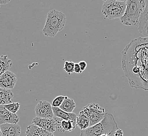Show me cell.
Here are the masks:
<instances>
[{"instance_id": "2e32d148", "label": "cell", "mask_w": 148, "mask_h": 136, "mask_svg": "<svg viewBox=\"0 0 148 136\" xmlns=\"http://www.w3.org/2000/svg\"><path fill=\"white\" fill-rule=\"evenodd\" d=\"M76 126L82 131L85 130L90 127V122L88 117L82 111L80 112L77 116Z\"/></svg>"}, {"instance_id": "ba28073f", "label": "cell", "mask_w": 148, "mask_h": 136, "mask_svg": "<svg viewBox=\"0 0 148 136\" xmlns=\"http://www.w3.org/2000/svg\"><path fill=\"white\" fill-rule=\"evenodd\" d=\"M35 112L36 117L41 118H53L54 117L51 104L47 101L38 102L35 108Z\"/></svg>"}, {"instance_id": "5bb4252c", "label": "cell", "mask_w": 148, "mask_h": 136, "mask_svg": "<svg viewBox=\"0 0 148 136\" xmlns=\"http://www.w3.org/2000/svg\"><path fill=\"white\" fill-rule=\"evenodd\" d=\"M53 112L55 117L59 118L63 120L66 121H72L76 123L77 115L76 114L69 113L62 111L59 107H52Z\"/></svg>"}, {"instance_id": "ac0fdd59", "label": "cell", "mask_w": 148, "mask_h": 136, "mask_svg": "<svg viewBox=\"0 0 148 136\" xmlns=\"http://www.w3.org/2000/svg\"><path fill=\"white\" fill-rule=\"evenodd\" d=\"M12 65L11 60L7 56H0V76L9 71Z\"/></svg>"}, {"instance_id": "ffe728a7", "label": "cell", "mask_w": 148, "mask_h": 136, "mask_svg": "<svg viewBox=\"0 0 148 136\" xmlns=\"http://www.w3.org/2000/svg\"><path fill=\"white\" fill-rule=\"evenodd\" d=\"M4 106L12 113L16 114L20 109V104L19 103H12L8 105H4Z\"/></svg>"}, {"instance_id": "6da1fadb", "label": "cell", "mask_w": 148, "mask_h": 136, "mask_svg": "<svg viewBox=\"0 0 148 136\" xmlns=\"http://www.w3.org/2000/svg\"><path fill=\"white\" fill-rule=\"evenodd\" d=\"M121 65L131 88L148 91V38L131 40L122 52Z\"/></svg>"}, {"instance_id": "3957f363", "label": "cell", "mask_w": 148, "mask_h": 136, "mask_svg": "<svg viewBox=\"0 0 148 136\" xmlns=\"http://www.w3.org/2000/svg\"><path fill=\"white\" fill-rule=\"evenodd\" d=\"M146 3L145 0L126 1L125 12L120 18V22L128 26L138 25L140 17L145 9Z\"/></svg>"}, {"instance_id": "e0dca14e", "label": "cell", "mask_w": 148, "mask_h": 136, "mask_svg": "<svg viewBox=\"0 0 148 136\" xmlns=\"http://www.w3.org/2000/svg\"><path fill=\"white\" fill-rule=\"evenodd\" d=\"M76 103L74 102L73 99L71 98H69L67 97H65L63 103L59 108L62 111H64L66 113H72L74 111V109L76 107Z\"/></svg>"}, {"instance_id": "277c9868", "label": "cell", "mask_w": 148, "mask_h": 136, "mask_svg": "<svg viewBox=\"0 0 148 136\" xmlns=\"http://www.w3.org/2000/svg\"><path fill=\"white\" fill-rule=\"evenodd\" d=\"M66 18L62 12L55 10L49 12L45 24L43 29V34L47 37H54L58 33L62 31L65 26Z\"/></svg>"}, {"instance_id": "8fae6325", "label": "cell", "mask_w": 148, "mask_h": 136, "mask_svg": "<svg viewBox=\"0 0 148 136\" xmlns=\"http://www.w3.org/2000/svg\"><path fill=\"white\" fill-rule=\"evenodd\" d=\"M2 136H20L21 128L18 124H5L0 125Z\"/></svg>"}, {"instance_id": "d6986e66", "label": "cell", "mask_w": 148, "mask_h": 136, "mask_svg": "<svg viewBox=\"0 0 148 136\" xmlns=\"http://www.w3.org/2000/svg\"><path fill=\"white\" fill-rule=\"evenodd\" d=\"M76 126V123H75L72 121H66L62 120L61 122V128L63 132L69 131L71 132L74 130Z\"/></svg>"}, {"instance_id": "7c38bea8", "label": "cell", "mask_w": 148, "mask_h": 136, "mask_svg": "<svg viewBox=\"0 0 148 136\" xmlns=\"http://www.w3.org/2000/svg\"><path fill=\"white\" fill-rule=\"evenodd\" d=\"M138 30L141 34L148 38V1H147L145 9L140 17Z\"/></svg>"}, {"instance_id": "5b68a950", "label": "cell", "mask_w": 148, "mask_h": 136, "mask_svg": "<svg viewBox=\"0 0 148 136\" xmlns=\"http://www.w3.org/2000/svg\"><path fill=\"white\" fill-rule=\"evenodd\" d=\"M126 8V1L106 0L102 6L101 12L106 18L114 20L123 16Z\"/></svg>"}, {"instance_id": "9a60e30c", "label": "cell", "mask_w": 148, "mask_h": 136, "mask_svg": "<svg viewBox=\"0 0 148 136\" xmlns=\"http://www.w3.org/2000/svg\"><path fill=\"white\" fill-rule=\"evenodd\" d=\"M14 94L11 90L0 88V106H4L12 103V100Z\"/></svg>"}, {"instance_id": "d4e9b609", "label": "cell", "mask_w": 148, "mask_h": 136, "mask_svg": "<svg viewBox=\"0 0 148 136\" xmlns=\"http://www.w3.org/2000/svg\"><path fill=\"white\" fill-rule=\"evenodd\" d=\"M123 136V130L118 129V130L115 131L114 133V136Z\"/></svg>"}, {"instance_id": "44dd1931", "label": "cell", "mask_w": 148, "mask_h": 136, "mask_svg": "<svg viewBox=\"0 0 148 136\" xmlns=\"http://www.w3.org/2000/svg\"><path fill=\"white\" fill-rule=\"evenodd\" d=\"M75 63L73 61H66L64 65V70L69 74L74 73Z\"/></svg>"}, {"instance_id": "7402d4cb", "label": "cell", "mask_w": 148, "mask_h": 136, "mask_svg": "<svg viewBox=\"0 0 148 136\" xmlns=\"http://www.w3.org/2000/svg\"><path fill=\"white\" fill-rule=\"evenodd\" d=\"M65 97L64 96H58L51 103L52 107H60V105L63 103Z\"/></svg>"}, {"instance_id": "8992f818", "label": "cell", "mask_w": 148, "mask_h": 136, "mask_svg": "<svg viewBox=\"0 0 148 136\" xmlns=\"http://www.w3.org/2000/svg\"><path fill=\"white\" fill-rule=\"evenodd\" d=\"M81 111L88 117L90 127L101 122L103 119L106 114L105 108L101 107L99 104L95 103H91L86 106Z\"/></svg>"}, {"instance_id": "4316f807", "label": "cell", "mask_w": 148, "mask_h": 136, "mask_svg": "<svg viewBox=\"0 0 148 136\" xmlns=\"http://www.w3.org/2000/svg\"><path fill=\"white\" fill-rule=\"evenodd\" d=\"M0 136H2V133H1V129H0Z\"/></svg>"}, {"instance_id": "9c48e42d", "label": "cell", "mask_w": 148, "mask_h": 136, "mask_svg": "<svg viewBox=\"0 0 148 136\" xmlns=\"http://www.w3.org/2000/svg\"><path fill=\"white\" fill-rule=\"evenodd\" d=\"M16 75L11 71H8L0 76V88L11 90L17 82Z\"/></svg>"}, {"instance_id": "603a6c76", "label": "cell", "mask_w": 148, "mask_h": 136, "mask_svg": "<svg viewBox=\"0 0 148 136\" xmlns=\"http://www.w3.org/2000/svg\"><path fill=\"white\" fill-rule=\"evenodd\" d=\"M74 72L76 73L79 74L82 73L83 72L81 70L80 68L79 65L78 63H75V65H74Z\"/></svg>"}, {"instance_id": "7a4b0ae2", "label": "cell", "mask_w": 148, "mask_h": 136, "mask_svg": "<svg viewBox=\"0 0 148 136\" xmlns=\"http://www.w3.org/2000/svg\"><path fill=\"white\" fill-rule=\"evenodd\" d=\"M119 129L112 114H105L103 119L97 124L81 131L80 136H101L104 134L114 136L115 131Z\"/></svg>"}, {"instance_id": "484cf974", "label": "cell", "mask_w": 148, "mask_h": 136, "mask_svg": "<svg viewBox=\"0 0 148 136\" xmlns=\"http://www.w3.org/2000/svg\"><path fill=\"white\" fill-rule=\"evenodd\" d=\"M10 2V1H3V0H2V1H1L0 0V5H4V4H6L7 3H9Z\"/></svg>"}, {"instance_id": "52a82bcc", "label": "cell", "mask_w": 148, "mask_h": 136, "mask_svg": "<svg viewBox=\"0 0 148 136\" xmlns=\"http://www.w3.org/2000/svg\"><path fill=\"white\" fill-rule=\"evenodd\" d=\"M62 120V119L55 116L53 118H41L36 117L33 120L32 124L53 133L56 130L60 132H63L61 128Z\"/></svg>"}, {"instance_id": "cb8c5ba5", "label": "cell", "mask_w": 148, "mask_h": 136, "mask_svg": "<svg viewBox=\"0 0 148 136\" xmlns=\"http://www.w3.org/2000/svg\"><path fill=\"white\" fill-rule=\"evenodd\" d=\"M78 64H79L82 71L83 72V71H85L86 69L87 68V64L86 62L84 61H80L79 63H78Z\"/></svg>"}, {"instance_id": "4fadbf2b", "label": "cell", "mask_w": 148, "mask_h": 136, "mask_svg": "<svg viewBox=\"0 0 148 136\" xmlns=\"http://www.w3.org/2000/svg\"><path fill=\"white\" fill-rule=\"evenodd\" d=\"M25 134L26 136H55L53 133L44 130L33 124L26 127Z\"/></svg>"}, {"instance_id": "30bf717a", "label": "cell", "mask_w": 148, "mask_h": 136, "mask_svg": "<svg viewBox=\"0 0 148 136\" xmlns=\"http://www.w3.org/2000/svg\"><path fill=\"white\" fill-rule=\"evenodd\" d=\"M19 117L16 114L12 113L3 105L0 106V125L5 124H17Z\"/></svg>"}]
</instances>
